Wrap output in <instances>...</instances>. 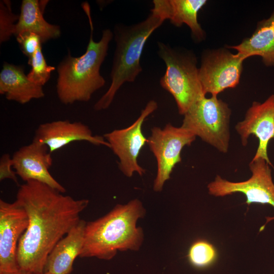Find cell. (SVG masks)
Segmentation results:
<instances>
[{"instance_id": "6da1fadb", "label": "cell", "mask_w": 274, "mask_h": 274, "mask_svg": "<svg viewBox=\"0 0 274 274\" xmlns=\"http://www.w3.org/2000/svg\"><path fill=\"white\" fill-rule=\"evenodd\" d=\"M16 201L28 218L18 245L19 268L30 274L42 273L48 255L80 221L89 200L75 199L46 184L30 181L19 187Z\"/></svg>"}, {"instance_id": "7a4b0ae2", "label": "cell", "mask_w": 274, "mask_h": 274, "mask_svg": "<svg viewBox=\"0 0 274 274\" xmlns=\"http://www.w3.org/2000/svg\"><path fill=\"white\" fill-rule=\"evenodd\" d=\"M145 212L141 201L134 199L126 204H117L104 216L87 222L79 257L110 260L118 251H138L144 234L136 222Z\"/></svg>"}, {"instance_id": "3957f363", "label": "cell", "mask_w": 274, "mask_h": 274, "mask_svg": "<svg viewBox=\"0 0 274 274\" xmlns=\"http://www.w3.org/2000/svg\"><path fill=\"white\" fill-rule=\"evenodd\" d=\"M82 7L88 17L91 29L86 50L78 57H73L69 53L57 69V93L60 101L65 105L89 101L92 94L106 83L100 74V68L114 33L110 29H106L102 30L100 40L95 42L89 6L85 3Z\"/></svg>"}, {"instance_id": "277c9868", "label": "cell", "mask_w": 274, "mask_h": 274, "mask_svg": "<svg viewBox=\"0 0 274 274\" xmlns=\"http://www.w3.org/2000/svg\"><path fill=\"white\" fill-rule=\"evenodd\" d=\"M165 20L160 12L153 8L147 18L140 22L115 26L116 49L110 75L111 83L95 104V110L108 108L121 86L126 82L134 81L142 71L140 59L146 42Z\"/></svg>"}, {"instance_id": "5b68a950", "label": "cell", "mask_w": 274, "mask_h": 274, "mask_svg": "<svg viewBox=\"0 0 274 274\" xmlns=\"http://www.w3.org/2000/svg\"><path fill=\"white\" fill-rule=\"evenodd\" d=\"M157 45L158 54L166 65L160 85L172 95L179 113L184 115L196 101L206 96L196 57L189 51L173 48L162 42H158Z\"/></svg>"}, {"instance_id": "8992f818", "label": "cell", "mask_w": 274, "mask_h": 274, "mask_svg": "<svg viewBox=\"0 0 274 274\" xmlns=\"http://www.w3.org/2000/svg\"><path fill=\"white\" fill-rule=\"evenodd\" d=\"M231 110L216 95L203 96L196 101L184 115L181 127L221 153L228 152Z\"/></svg>"}, {"instance_id": "52a82bcc", "label": "cell", "mask_w": 274, "mask_h": 274, "mask_svg": "<svg viewBox=\"0 0 274 274\" xmlns=\"http://www.w3.org/2000/svg\"><path fill=\"white\" fill-rule=\"evenodd\" d=\"M251 177L243 182H233L217 175L215 180L208 185L210 194L215 196H224L239 192L246 197L248 205L255 203L268 204L274 208V183L270 165L263 159H252L249 164ZM274 220V216L266 217V222L262 226Z\"/></svg>"}, {"instance_id": "ba28073f", "label": "cell", "mask_w": 274, "mask_h": 274, "mask_svg": "<svg viewBox=\"0 0 274 274\" xmlns=\"http://www.w3.org/2000/svg\"><path fill=\"white\" fill-rule=\"evenodd\" d=\"M196 137L191 131L181 126H174L170 123L167 124L163 128L154 127L151 129L147 144L157 161V174L153 184L155 191L162 190L175 165L182 160L181 153L183 148L190 146Z\"/></svg>"}, {"instance_id": "9c48e42d", "label": "cell", "mask_w": 274, "mask_h": 274, "mask_svg": "<svg viewBox=\"0 0 274 274\" xmlns=\"http://www.w3.org/2000/svg\"><path fill=\"white\" fill-rule=\"evenodd\" d=\"M157 107L156 101L150 100L131 125L125 128L115 129L103 136L119 158L120 170L127 177H131L135 172L141 176L145 174V169L138 162L139 154L148 142L143 133L142 126L146 118Z\"/></svg>"}, {"instance_id": "30bf717a", "label": "cell", "mask_w": 274, "mask_h": 274, "mask_svg": "<svg viewBox=\"0 0 274 274\" xmlns=\"http://www.w3.org/2000/svg\"><path fill=\"white\" fill-rule=\"evenodd\" d=\"M246 59L238 53L233 54L223 48L204 52L198 70L204 94L217 96L226 89L235 87Z\"/></svg>"}, {"instance_id": "8fae6325", "label": "cell", "mask_w": 274, "mask_h": 274, "mask_svg": "<svg viewBox=\"0 0 274 274\" xmlns=\"http://www.w3.org/2000/svg\"><path fill=\"white\" fill-rule=\"evenodd\" d=\"M28 225L27 214L16 200L0 199V274H17L19 239Z\"/></svg>"}, {"instance_id": "7c38bea8", "label": "cell", "mask_w": 274, "mask_h": 274, "mask_svg": "<svg viewBox=\"0 0 274 274\" xmlns=\"http://www.w3.org/2000/svg\"><path fill=\"white\" fill-rule=\"evenodd\" d=\"M235 129L243 146L248 144L251 135H255L259 143L253 159H263L272 166L267 149L269 142L274 139V94L263 102L254 101L247 110L244 119L236 124Z\"/></svg>"}, {"instance_id": "4fadbf2b", "label": "cell", "mask_w": 274, "mask_h": 274, "mask_svg": "<svg viewBox=\"0 0 274 274\" xmlns=\"http://www.w3.org/2000/svg\"><path fill=\"white\" fill-rule=\"evenodd\" d=\"M12 157L16 175L24 182L38 181L62 193L66 192L65 188L49 171L53 159L46 145L32 141L15 151Z\"/></svg>"}, {"instance_id": "5bb4252c", "label": "cell", "mask_w": 274, "mask_h": 274, "mask_svg": "<svg viewBox=\"0 0 274 274\" xmlns=\"http://www.w3.org/2000/svg\"><path fill=\"white\" fill-rule=\"evenodd\" d=\"M32 141L46 145L51 153L77 141H86L94 145L110 148L104 137L93 135L87 125L81 122H71L68 120L40 124L35 130Z\"/></svg>"}, {"instance_id": "9a60e30c", "label": "cell", "mask_w": 274, "mask_h": 274, "mask_svg": "<svg viewBox=\"0 0 274 274\" xmlns=\"http://www.w3.org/2000/svg\"><path fill=\"white\" fill-rule=\"evenodd\" d=\"M86 222L80 220L55 246L48 256L44 272L70 274L74 260L80 256L83 247Z\"/></svg>"}, {"instance_id": "2e32d148", "label": "cell", "mask_w": 274, "mask_h": 274, "mask_svg": "<svg viewBox=\"0 0 274 274\" xmlns=\"http://www.w3.org/2000/svg\"><path fill=\"white\" fill-rule=\"evenodd\" d=\"M206 0H154L153 8L159 11L165 20L176 27L186 24L193 38L198 42L205 38V33L197 20L199 11L206 5Z\"/></svg>"}, {"instance_id": "e0dca14e", "label": "cell", "mask_w": 274, "mask_h": 274, "mask_svg": "<svg viewBox=\"0 0 274 274\" xmlns=\"http://www.w3.org/2000/svg\"><path fill=\"white\" fill-rule=\"evenodd\" d=\"M0 93L9 100L25 104L44 96L43 87L32 83L24 74V66L8 62L0 73Z\"/></svg>"}, {"instance_id": "ac0fdd59", "label": "cell", "mask_w": 274, "mask_h": 274, "mask_svg": "<svg viewBox=\"0 0 274 274\" xmlns=\"http://www.w3.org/2000/svg\"><path fill=\"white\" fill-rule=\"evenodd\" d=\"M48 1L23 0L19 19L15 24L14 35L28 31L39 36L41 43H44L60 36L58 25L49 23L44 18L43 12Z\"/></svg>"}, {"instance_id": "d6986e66", "label": "cell", "mask_w": 274, "mask_h": 274, "mask_svg": "<svg viewBox=\"0 0 274 274\" xmlns=\"http://www.w3.org/2000/svg\"><path fill=\"white\" fill-rule=\"evenodd\" d=\"M228 48L236 50L246 59L260 56L265 65L274 66V11L268 18L258 22L250 37L238 45Z\"/></svg>"}, {"instance_id": "ffe728a7", "label": "cell", "mask_w": 274, "mask_h": 274, "mask_svg": "<svg viewBox=\"0 0 274 274\" xmlns=\"http://www.w3.org/2000/svg\"><path fill=\"white\" fill-rule=\"evenodd\" d=\"M28 63L31 66L27 75L28 79L32 83L42 87L49 80L51 72L55 70V67L47 65L42 52L41 45L28 59Z\"/></svg>"}, {"instance_id": "44dd1931", "label": "cell", "mask_w": 274, "mask_h": 274, "mask_svg": "<svg viewBox=\"0 0 274 274\" xmlns=\"http://www.w3.org/2000/svg\"><path fill=\"white\" fill-rule=\"evenodd\" d=\"M215 248L208 242L198 241L190 248L188 257L192 264L196 267H204L209 265L215 259Z\"/></svg>"}, {"instance_id": "7402d4cb", "label": "cell", "mask_w": 274, "mask_h": 274, "mask_svg": "<svg viewBox=\"0 0 274 274\" xmlns=\"http://www.w3.org/2000/svg\"><path fill=\"white\" fill-rule=\"evenodd\" d=\"M19 15L13 13L11 2L1 1L0 2V43L9 40L14 35L15 23L18 20Z\"/></svg>"}, {"instance_id": "603a6c76", "label": "cell", "mask_w": 274, "mask_h": 274, "mask_svg": "<svg viewBox=\"0 0 274 274\" xmlns=\"http://www.w3.org/2000/svg\"><path fill=\"white\" fill-rule=\"evenodd\" d=\"M22 53L29 59L41 45V40L39 36L34 32L25 31L16 36Z\"/></svg>"}, {"instance_id": "cb8c5ba5", "label": "cell", "mask_w": 274, "mask_h": 274, "mask_svg": "<svg viewBox=\"0 0 274 274\" xmlns=\"http://www.w3.org/2000/svg\"><path fill=\"white\" fill-rule=\"evenodd\" d=\"M13 168L12 157L8 153L4 154L0 158V180L11 179L17 184V175Z\"/></svg>"}, {"instance_id": "d4e9b609", "label": "cell", "mask_w": 274, "mask_h": 274, "mask_svg": "<svg viewBox=\"0 0 274 274\" xmlns=\"http://www.w3.org/2000/svg\"><path fill=\"white\" fill-rule=\"evenodd\" d=\"M17 274H30V273L27 272L23 270H20L19 272Z\"/></svg>"}, {"instance_id": "484cf974", "label": "cell", "mask_w": 274, "mask_h": 274, "mask_svg": "<svg viewBox=\"0 0 274 274\" xmlns=\"http://www.w3.org/2000/svg\"><path fill=\"white\" fill-rule=\"evenodd\" d=\"M39 274H52L50 272H43L42 273H39Z\"/></svg>"}]
</instances>
